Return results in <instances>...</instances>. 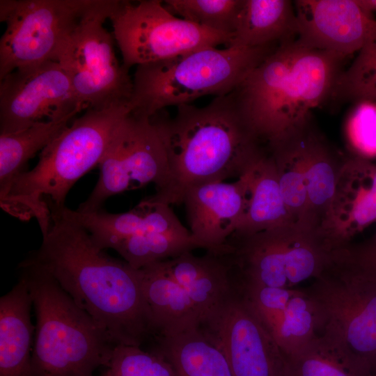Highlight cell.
Masks as SVG:
<instances>
[{"instance_id": "cell-25", "label": "cell", "mask_w": 376, "mask_h": 376, "mask_svg": "<svg viewBox=\"0 0 376 376\" xmlns=\"http://www.w3.org/2000/svg\"><path fill=\"white\" fill-rule=\"evenodd\" d=\"M154 338L152 352L171 364L175 376H233L226 357L200 326Z\"/></svg>"}, {"instance_id": "cell-37", "label": "cell", "mask_w": 376, "mask_h": 376, "mask_svg": "<svg viewBox=\"0 0 376 376\" xmlns=\"http://www.w3.org/2000/svg\"><path fill=\"white\" fill-rule=\"evenodd\" d=\"M374 376H376V373L375 374V375H374Z\"/></svg>"}, {"instance_id": "cell-16", "label": "cell", "mask_w": 376, "mask_h": 376, "mask_svg": "<svg viewBox=\"0 0 376 376\" xmlns=\"http://www.w3.org/2000/svg\"><path fill=\"white\" fill-rule=\"evenodd\" d=\"M250 171L233 182L201 184L185 191L189 230L201 249L218 251L236 230L247 205Z\"/></svg>"}, {"instance_id": "cell-3", "label": "cell", "mask_w": 376, "mask_h": 376, "mask_svg": "<svg viewBox=\"0 0 376 376\" xmlns=\"http://www.w3.org/2000/svg\"><path fill=\"white\" fill-rule=\"evenodd\" d=\"M348 57L312 49L295 39L278 47L232 92L237 107L267 147L311 121L331 98Z\"/></svg>"}, {"instance_id": "cell-36", "label": "cell", "mask_w": 376, "mask_h": 376, "mask_svg": "<svg viewBox=\"0 0 376 376\" xmlns=\"http://www.w3.org/2000/svg\"><path fill=\"white\" fill-rule=\"evenodd\" d=\"M359 5L373 13L376 11V0H357Z\"/></svg>"}, {"instance_id": "cell-22", "label": "cell", "mask_w": 376, "mask_h": 376, "mask_svg": "<svg viewBox=\"0 0 376 376\" xmlns=\"http://www.w3.org/2000/svg\"><path fill=\"white\" fill-rule=\"evenodd\" d=\"M140 272L155 336L201 325V318L194 304L171 276L164 260L148 265L140 269Z\"/></svg>"}, {"instance_id": "cell-18", "label": "cell", "mask_w": 376, "mask_h": 376, "mask_svg": "<svg viewBox=\"0 0 376 376\" xmlns=\"http://www.w3.org/2000/svg\"><path fill=\"white\" fill-rule=\"evenodd\" d=\"M65 213L83 226L101 249H113L125 240L146 233L187 234L170 205L147 198L129 212L112 214L100 210L79 212L64 207Z\"/></svg>"}, {"instance_id": "cell-14", "label": "cell", "mask_w": 376, "mask_h": 376, "mask_svg": "<svg viewBox=\"0 0 376 376\" xmlns=\"http://www.w3.org/2000/svg\"><path fill=\"white\" fill-rule=\"evenodd\" d=\"M223 352L233 376H288V360L237 291L200 325Z\"/></svg>"}, {"instance_id": "cell-11", "label": "cell", "mask_w": 376, "mask_h": 376, "mask_svg": "<svg viewBox=\"0 0 376 376\" xmlns=\"http://www.w3.org/2000/svg\"><path fill=\"white\" fill-rule=\"evenodd\" d=\"M100 0H1L0 79L15 69L56 61L68 36Z\"/></svg>"}, {"instance_id": "cell-13", "label": "cell", "mask_w": 376, "mask_h": 376, "mask_svg": "<svg viewBox=\"0 0 376 376\" xmlns=\"http://www.w3.org/2000/svg\"><path fill=\"white\" fill-rule=\"evenodd\" d=\"M82 110L67 74L56 61L17 68L0 79V134Z\"/></svg>"}, {"instance_id": "cell-7", "label": "cell", "mask_w": 376, "mask_h": 376, "mask_svg": "<svg viewBox=\"0 0 376 376\" xmlns=\"http://www.w3.org/2000/svg\"><path fill=\"white\" fill-rule=\"evenodd\" d=\"M322 313L325 326L376 373V273L361 265L347 246L332 250L306 290Z\"/></svg>"}, {"instance_id": "cell-27", "label": "cell", "mask_w": 376, "mask_h": 376, "mask_svg": "<svg viewBox=\"0 0 376 376\" xmlns=\"http://www.w3.org/2000/svg\"><path fill=\"white\" fill-rule=\"evenodd\" d=\"M287 360L288 376H373L367 366L327 327Z\"/></svg>"}, {"instance_id": "cell-9", "label": "cell", "mask_w": 376, "mask_h": 376, "mask_svg": "<svg viewBox=\"0 0 376 376\" xmlns=\"http://www.w3.org/2000/svg\"><path fill=\"white\" fill-rule=\"evenodd\" d=\"M118 1L100 0L62 44L56 57L79 106L103 109L130 102L133 80L120 65L112 35L104 26Z\"/></svg>"}, {"instance_id": "cell-8", "label": "cell", "mask_w": 376, "mask_h": 376, "mask_svg": "<svg viewBox=\"0 0 376 376\" xmlns=\"http://www.w3.org/2000/svg\"><path fill=\"white\" fill-rule=\"evenodd\" d=\"M330 252L318 234L292 224L247 235L233 233L221 254L239 284L295 288L318 276Z\"/></svg>"}, {"instance_id": "cell-10", "label": "cell", "mask_w": 376, "mask_h": 376, "mask_svg": "<svg viewBox=\"0 0 376 376\" xmlns=\"http://www.w3.org/2000/svg\"><path fill=\"white\" fill-rule=\"evenodd\" d=\"M109 19L127 70L204 47L230 46L232 41L230 34L176 17L159 0L118 1Z\"/></svg>"}, {"instance_id": "cell-30", "label": "cell", "mask_w": 376, "mask_h": 376, "mask_svg": "<svg viewBox=\"0 0 376 376\" xmlns=\"http://www.w3.org/2000/svg\"><path fill=\"white\" fill-rule=\"evenodd\" d=\"M196 249L201 247L191 233L151 232L132 236L122 242L114 250L132 267L140 269Z\"/></svg>"}, {"instance_id": "cell-31", "label": "cell", "mask_w": 376, "mask_h": 376, "mask_svg": "<svg viewBox=\"0 0 376 376\" xmlns=\"http://www.w3.org/2000/svg\"><path fill=\"white\" fill-rule=\"evenodd\" d=\"M338 102L376 101V38L365 45L339 75L331 98Z\"/></svg>"}, {"instance_id": "cell-32", "label": "cell", "mask_w": 376, "mask_h": 376, "mask_svg": "<svg viewBox=\"0 0 376 376\" xmlns=\"http://www.w3.org/2000/svg\"><path fill=\"white\" fill-rule=\"evenodd\" d=\"M162 3L180 18L232 36L242 0H166Z\"/></svg>"}, {"instance_id": "cell-29", "label": "cell", "mask_w": 376, "mask_h": 376, "mask_svg": "<svg viewBox=\"0 0 376 376\" xmlns=\"http://www.w3.org/2000/svg\"><path fill=\"white\" fill-rule=\"evenodd\" d=\"M306 126L267 147L275 163L284 203L295 224L304 228L307 210L303 138Z\"/></svg>"}, {"instance_id": "cell-23", "label": "cell", "mask_w": 376, "mask_h": 376, "mask_svg": "<svg viewBox=\"0 0 376 376\" xmlns=\"http://www.w3.org/2000/svg\"><path fill=\"white\" fill-rule=\"evenodd\" d=\"M296 35L294 1L242 0L230 45L255 47L280 44L295 39Z\"/></svg>"}, {"instance_id": "cell-34", "label": "cell", "mask_w": 376, "mask_h": 376, "mask_svg": "<svg viewBox=\"0 0 376 376\" xmlns=\"http://www.w3.org/2000/svg\"><path fill=\"white\" fill-rule=\"evenodd\" d=\"M345 136L350 155L371 162L376 159V101L353 102L345 119Z\"/></svg>"}, {"instance_id": "cell-17", "label": "cell", "mask_w": 376, "mask_h": 376, "mask_svg": "<svg viewBox=\"0 0 376 376\" xmlns=\"http://www.w3.org/2000/svg\"><path fill=\"white\" fill-rule=\"evenodd\" d=\"M376 221V164L352 155L341 168L322 237L332 251Z\"/></svg>"}, {"instance_id": "cell-20", "label": "cell", "mask_w": 376, "mask_h": 376, "mask_svg": "<svg viewBox=\"0 0 376 376\" xmlns=\"http://www.w3.org/2000/svg\"><path fill=\"white\" fill-rule=\"evenodd\" d=\"M303 138L307 194L304 228L322 237L346 156L335 150L311 122L306 126Z\"/></svg>"}, {"instance_id": "cell-2", "label": "cell", "mask_w": 376, "mask_h": 376, "mask_svg": "<svg viewBox=\"0 0 376 376\" xmlns=\"http://www.w3.org/2000/svg\"><path fill=\"white\" fill-rule=\"evenodd\" d=\"M170 117L161 110L150 119L163 142L168 171L151 197L169 205L182 203L185 191L197 185L240 178L267 153L240 111L232 92L208 104L176 107Z\"/></svg>"}, {"instance_id": "cell-6", "label": "cell", "mask_w": 376, "mask_h": 376, "mask_svg": "<svg viewBox=\"0 0 376 376\" xmlns=\"http://www.w3.org/2000/svg\"><path fill=\"white\" fill-rule=\"evenodd\" d=\"M279 45L208 47L138 65L132 79V110L150 117L202 96L229 94Z\"/></svg>"}, {"instance_id": "cell-26", "label": "cell", "mask_w": 376, "mask_h": 376, "mask_svg": "<svg viewBox=\"0 0 376 376\" xmlns=\"http://www.w3.org/2000/svg\"><path fill=\"white\" fill-rule=\"evenodd\" d=\"M258 317L287 359L305 347L325 325L316 302L306 290L297 288L285 308Z\"/></svg>"}, {"instance_id": "cell-12", "label": "cell", "mask_w": 376, "mask_h": 376, "mask_svg": "<svg viewBox=\"0 0 376 376\" xmlns=\"http://www.w3.org/2000/svg\"><path fill=\"white\" fill-rule=\"evenodd\" d=\"M99 166L97 184L79 212L99 210L109 197L150 183L159 189L166 178L167 158L150 117L131 110L116 128Z\"/></svg>"}, {"instance_id": "cell-5", "label": "cell", "mask_w": 376, "mask_h": 376, "mask_svg": "<svg viewBox=\"0 0 376 376\" xmlns=\"http://www.w3.org/2000/svg\"><path fill=\"white\" fill-rule=\"evenodd\" d=\"M36 318L33 376H94L116 345L55 279L29 257L19 265Z\"/></svg>"}, {"instance_id": "cell-15", "label": "cell", "mask_w": 376, "mask_h": 376, "mask_svg": "<svg viewBox=\"0 0 376 376\" xmlns=\"http://www.w3.org/2000/svg\"><path fill=\"white\" fill-rule=\"evenodd\" d=\"M296 41L349 57L376 38L373 13L357 0H296Z\"/></svg>"}, {"instance_id": "cell-35", "label": "cell", "mask_w": 376, "mask_h": 376, "mask_svg": "<svg viewBox=\"0 0 376 376\" xmlns=\"http://www.w3.org/2000/svg\"><path fill=\"white\" fill-rule=\"evenodd\" d=\"M347 246L357 263L376 273V234L365 242Z\"/></svg>"}, {"instance_id": "cell-28", "label": "cell", "mask_w": 376, "mask_h": 376, "mask_svg": "<svg viewBox=\"0 0 376 376\" xmlns=\"http://www.w3.org/2000/svg\"><path fill=\"white\" fill-rule=\"evenodd\" d=\"M75 116L0 134V201L7 197L15 180L26 171L28 162L59 135Z\"/></svg>"}, {"instance_id": "cell-4", "label": "cell", "mask_w": 376, "mask_h": 376, "mask_svg": "<svg viewBox=\"0 0 376 376\" xmlns=\"http://www.w3.org/2000/svg\"><path fill=\"white\" fill-rule=\"evenodd\" d=\"M131 110L130 102H124L88 109L74 118L40 152L37 164L15 180L0 201L3 210L22 221L36 219L45 234L51 222L49 209L65 206L70 189L99 165L116 128Z\"/></svg>"}, {"instance_id": "cell-24", "label": "cell", "mask_w": 376, "mask_h": 376, "mask_svg": "<svg viewBox=\"0 0 376 376\" xmlns=\"http://www.w3.org/2000/svg\"><path fill=\"white\" fill-rule=\"evenodd\" d=\"M292 224L295 223L284 203L274 161L267 150L251 169L247 205L233 233L247 235Z\"/></svg>"}, {"instance_id": "cell-33", "label": "cell", "mask_w": 376, "mask_h": 376, "mask_svg": "<svg viewBox=\"0 0 376 376\" xmlns=\"http://www.w3.org/2000/svg\"><path fill=\"white\" fill-rule=\"evenodd\" d=\"M106 368L101 376H175L164 357L136 345H116Z\"/></svg>"}, {"instance_id": "cell-19", "label": "cell", "mask_w": 376, "mask_h": 376, "mask_svg": "<svg viewBox=\"0 0 376 376\" xmlns=\"http://www.w3.org/2000/svg\"><path fill=\"white\" fill-rule=\"evenodd\" d=\"M164 263L194 304L201 324L237 292L229 267L219 253L207 251L197 256L188 251Z\"/></svg>"}, {"instance_id": "cell-21", "label": "cell", "mask_w": 376, "mask_h": 376, "mask_svg": "<svg viewBox=\"0 0 376 376\" xmlns=\"http://www.w3.org/2000/svg\"><path fill=\"white\" fill-rule=\"evenodd\" d=\"M32 299L25 279L0 299V376H33L31 358L35 327Z\"/></svg>"}, {"instance_id": "cell-1", "label": "cell", "mask_w": 376, "mask_h": 376, "mask_svg": "<svg viewBox=\"0 0 376 376\" xmlns=\"http://www.w3.org/2000/svg\"><path fill=\"white\" fill-rule=\"evenodd\" d=\"M64 207L49 209V229L29 257L55 279L116 346H141L155 336V330L140 269L105 253L88 232L65 213Z\"/></svg>"}]
</instances>
